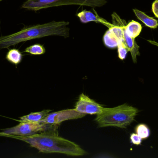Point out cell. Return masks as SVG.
Masks as SVG:
<instances>
[{
	"label": "cell",
	"mask_w": 158,
	"mask_h": 158,
	"mask_svg": "<svg viewBox=\"0 0 158 158\" xmlns=\"http://www.w3.org/2000/svg\"><path fill=\"white\" fill-rule=\"evenodd\" d=\"M95 14H94L91 11L84 10L78 13L77 14V16L80 19L81 22L83 23H86L94 21L97 23H101L107 27L109 28L113 26V24L109 23L106 19L99 16L96 12Z\"/></svg>",
	"instance_id": "ba28073f"
},
{
	"label": "cell",
	"mask_w": 158,
	"mask_h": 158,
	"mask_svg": "<svg viewBox=\"0 0 158 158\" xmlns=\"http://www.w3.org/2000/svg\"><path fill=\"white\" fill-rule=\"evenodd\" d=\"M51 109L44 110L40 112H33L26 116L19 117V122H40L50 112Z\"/></svg>",
	"instance_id": "9c48e42d"
},
{
	"label": "cell",
	"mask_w": 158,
	"mask_h": 158,
	"mask_svg": "<svg viewBox=\"0 0 158 158\" xmlns=\"http://www.w3.org/2000/svg\"><path fill=\"white\" fill-rule=\"evenodd\" d=\"M69 23L53 21L43 24L27 27L15 33L0 37V48L4 49L19 43L49 36H69Z\"/></svg>",
	"instance_id": "7a4b0ae2"
},
{
	"label": "cell",
	"mask_w": 158,
	"mask_h": 158,
	"mask_svg": "<svg viewBox=\"0 0 158 158\" xmlns=\"http://www.w3.org/2000/svg\"><path fill=\"white\" fill-rule=\"evenodd\" d=\"M133 11L136 17L142 22H143L147 27L152 28H157V20L154 19L153 18L150 17L142 11H139L137 9H133Z\"/></svg>",
	"instance_id": "30bf717a"
},
{
	"label": "cell",
	"mask_w": 158,
	"mask_h": 158,
	"mask_svg": "<svg viewBox=\"0 0 158 158\" xmlns=\"http://www.w3.org/2000/svg\"><path fill=\"white\" fill-rule=\"evenodd\" d=\"M75 109L80 113L89 115H98L102 112L104 107L84 93L81 94Z\"/></svg>",
	"instance_id": "52a82bcc"
},
{
	"label": "cell",
	"mask_w": 158,
	"mask_h": 158,
	"mask_svg": "<svg viewBox=\"0 0 158 158\" xmlns=\"http://www.w3.org/2000/svg\"><path fill=\"white\" fill-rule=\"evenodd\" d=\"M6 60L14 65H19L21 63L23 58L22 53L17 49H10L6 56Z\"/></svg>",
	"instance_id": "7c38bea8"
},
{
	"label": "cell",
	"mask_w": 158,
	"mask_h": 158,
	"mask_svg": "<svg viewBox=\"0 0 158 158\" xmlns=\"http://www.w3.org/2000/svg\"><path fill=\"white\" fill-rule=\"evenodd\" d=\"M103 41L106 47L111 49L116 48L119 43V41L109 29L103 36Z\"/></svg>",
	"instance_id": "4fadbf2b"
},
{
	"label": "cell",
	"mask_w": 158,
	"mask_h": 158,
	"mask_svg": "<svg viewBox=\"0 0 158 158\" xmlns=\"http://www.w3.org/2000/svg\"><path fill=\"white\" fill-rule=\"evenodd\" d=\"M141 24L135 21L129 22L125 26V32L130 37L135 39L140 34L142 31Z\"/></svg>",
	"instance_id": "8fae6325"
},
{
	"label": "cell",
	"mask_w": 158,
	"mask_h": 158,
	"mask_svg": "<svg viewBox=\"0 0 158 158\" xmlns=\"http://www.w3.org/2000/svg\"><path fill=\"white\" fill-rule=\"evenodd\" d=\"M85 114L80 113L75 109L62 110L49 113L40 122L47 124H60L63 122L83 117Z\"/></svg>",
	"instance_id": "8992f818"
},
{
	"label": "cell",
	"mask_w": 158,
	"mask_h": 158,
	"mask_svg": "<svg viewBox=\"0 0 158 158\" xmlns=\"http://www.w3.org/2000/svg\"><path fill=\"white\" fill-rule=\"evenodd\" d=\"M139 112L136 108L124 104L111 108H104L102 112L97 115L95 121L99 128L115 127L125 129L134 121Z\"/></svg>",
	"instance_id": "3957f363"
},
{
	"label": "cell",
	"mask_w": 158,
	"mask_h": 158,
	"mask_svg": "<svg viewBox=\"0 0 158 158\" xmlns=\"http://www.w3.org/2000/svg\"><path fill=\"white\" fill-rule=\"evenodd\" d=\"M59 124H47L41 122H21L16 126L2 130L6 134L29 136L46 131L57 130Z\"/></svg>",
	"instance_id": "5b68a950"
},
{
	"label": "cell",
	"mask_w": 158,
	"mask_h": 158,
	"mask_svg": "<svg viewBox=\"0 0 158 158\" xmlns=\"http://www.w3.org/2000/svg\"><path fill=\"white\" fill-rule=\"evenodd\" d=\"M118 56L121 60H123L126 58L128 52L129 50L127 46L125 45L123 42L120 41L118 44Z\"/></svg>",
	"instance_id": "2e32d148"
},
{
	"label": "cell",
	"mask_w": 158,
	"mask_h": 158,
	"mask_svg": "<svg viewBox=\"0 0 158 158\" xmlns=\"http://www.w3.org/2000/svg\"><path fill=\"white\" fill-rule=\"evenodd\" d=\"M0 137L23 141L40 153H60L72 156H80L86 152L74 142L60 137L57 130L46 131L29 136L6 134L1 132Z\"/></svg>",
	"instance_id": "6da1fadb"
},
{
	"label": "cell",
	"mask_w": 158,
	"mask_h": 158,
	"mask_svg": "<svg viewBox=\"0 0 158 158\" xmlns=\"http://www.w3.org/2000/svg\"><path fill=\"white\" fill-rule=\"evenodd\" d=\"M135 131L136 134L142 139H147L150 135V130L145 124H140L137 125L135 128Z\"/></svg>",
	"instance_id": "9a60e30c"
},
{
	"label": "cell",
	"mask_w": 158,
	"mask_h": 158,
	"mask_svg": "<svg viewBox=\"0 0 158 158\" xmlns=\"http://www.w3.org/2000/svg\"><path fill=\"white\" fill-rule=\"evenodd\" d=\"M152 10L155 15L158 18V0H156L153 3L152 6Z\"/></svg>",
	"instance_id": "ac0fdd59"
},
{
	"label": "cell",
	"mask_w": 158,
	"mask_h": 158,
	"mask_svg": "<svg viewBox=\"0 0 158 158\" xmlns=\"http://www.w3.org/2000/svg\"><path fill=\"white\" fill-rule=\"evenodd\" d=\"M131 140L133 144L136 145L141 144L142 142V138L137 134H132L131 135Z\"/></svg>",
	"instance_id": "e0dca14e"
},
{
	"label": "cell",
	"mask_w": 158,
	"mask_h": 158,
	"mask_svg": "<svg viewBox=\"0 0 158 158\" xmlns=\"http://www.w3.org/2000/svg\"><path fill=\"white\" fill-rule=\"evenodd\" d=\"M2 1V0H0V1Z\"/></svg>",
	"instance_id": "d6986e66"
},
{
	"label": "cell",
	"mask_w": 158,
	"mask_h": 158,
	"mask_svg": "<svg viewBox=\"0 0 158 158\" xmlns=\"http://www.w3.org/2000/svg\"><path fill=\"white\" fill-rule=\"evenodd\" d=\"M107 2V0H27L22 4V8L37 11L40 9L69 5L101 7Z\"/></svg>",
	"instance_id": "277c9868"
},
{
	"label": "cell",
	"mask_w": 158,
	"mask_h": 158,
	"mask_svg": "<svg viewBox=\"0 0 158 158\" xmlns=\"http://www.w3.org/2000/svg\"><path fill=\"white\" fill-rule=\"evenodd\" d=\"M45 48L43 45L40 44H34L26 48L24 52L32 55H41L45 53Z\"/></svg>",
	"instance_id": "5bb4252c"
}]
</instances>
